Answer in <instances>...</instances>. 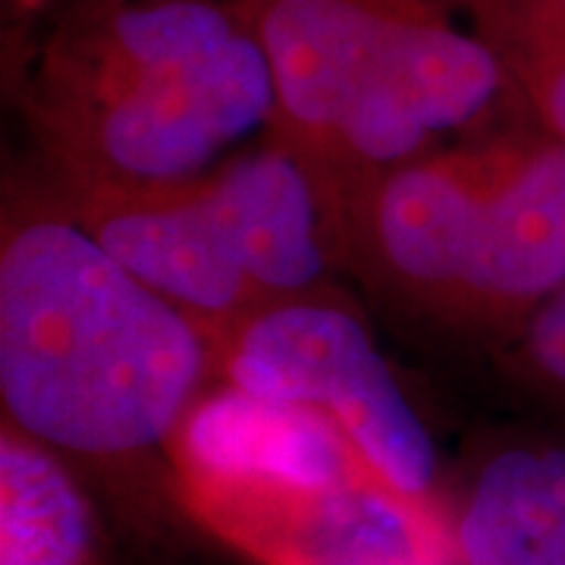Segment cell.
I'll use <instances>...</instances> for the list:
<instances>
[{
	"label": "cell",
	"instance_id": "30bf717a",
	"mask_svg": "<svg viewBox=\"0 0 565 565\" xmlns=\"http://www.w3.org/2000/svg\"><path fill=\"white\" fill-rule=\"evenodd\" d=\"M0 565H104L95 512L63 456L3 422Z\"/></svg>",
	"mask_w": 565,
	"mask_h": 565
},
{
	"label": "cell",
	"instance_id": "52a82bcc",
	"mask_svg": "<svg viewBox=\"0 0 565 565\" xmlns=\"http://www.w3.org/2000/svg\"><path fill=\"white\" fill-rule=\"evenodd\" d=\"M192 185L267 305L318 296L327 274L343 267L337 192L280 139L267 136Z\"/></svg>",
	"mask_w": 565,
	"mask_h": 565
},
{
	"label": "cell",
	"instance_id": "4fadbf2b",
	"mask_svg": "<svg viewBox=\"0 0 565 565\" xmlns=\"http://www.w3.org/2000/svg\"><path fill=\"white\" fill-rule=\"evenodd\" d=\"M550 3H553L556 10H563V13H565V0H550Z\"/></svg>",
	"mask_w": 565,
	"mask_h": 565
},
{
	"label": "cell",
	"instance_id": "8fae6325",
	"mask_svg": "<svg viewBox=\"0 0 565 565\" xmlns=\"http://www.w3.org/2000/svg\"><path fill=\"white\" fill-rule=\"evenodd\" d=\"M478 39L497 54L525 120L565 145V13L550 0H462Z\"/></svg>",
	"mask_w": 565,
	"mask_h": 565
},
{
	"label": "cell",
	"instance_id": "9c48e42d",
	"mask_svg": "<svg viewBox=\"0 0 565 565\" xmlns=\"http://www.w3.org/2000/svg\"><path fill=\"white\" fill-rule=\"evenodd\" d=\"M456 544L465 565H565V440H519L487 456Z\"/></svg>",
	"mask_w": 565,
	"mask_h": 565
},
{
	"label": "cell",
	"instance_id": "277c9868",
	"mask_svg": "<svg viewBox=\"0 0 565 565\" xmlns=\"http://www.w3.org/2000/svg\"><path fill=\"white\" fill-rule=\"evenodd\" d=\"M223 381L255 399L321 415L386 493L440 519L430 430L349 308L321 292L264 305L226 337Z\"/></svg>",
	"mask_w": 565,
	"mask_h": 565
},
{
	"label": "cell",
	"instance_id": "7c38bea8",
	"mask_svg": "<svg viewBox=\"0 0 565 565\" xmlns=\"http://www.w3.org/2000/svg\"><path fill=\"white\" fill-rule=\"evenodd\" d=\"M497 349L505 377L565 418V286Z\"/></svg>",
	"mask_w": 565,
	"mask_h": 565
},
{
	"label": "cell",
	"instance_id": "8992f818",
	"mask_svg": "<svg viewBox=\"0 0 565 565\" xmlns=\"http://www.w3.org/2000/svg\"><path fill=\"white\" fill-rule=\"evenodd\" d=\"M274 73L270 136L311 163L362 73L415 25L462 13V0H230Z\"/></svg>",
	"mask_w": 565,
	"mask_h": 565
},
{
	"label": "cell",
	"instance_id": "3957f363",
	"mask_svg": "<svg viewBox=\"0 0 565 565\" xmlns=\"http://www.w3.org/2000/svg\"><path fill=\"white\" fill-rule=\"evenodd\" d=\"M343 267L418 321L503 345L565 286V145L505 122L355 185Z\"/></svg>",
	"mask_w": 565,
	"mask_h": 565
},
{
	"label": "cell",
	"instance_id": "ba28073f",
	"mask_svg": "<svg viewBox=\"0 0 565 565\" xmlns=\"http://www.w3.org/2000/svg\"><path fill=\"white\" fill-rule=\"evenodd\" d=\"M51 189L110 258L204 323L221 343L267 305L233 262L192 182L154 192L63 182H51Z\"/></svg>",
	"mask_w": 565,
	"mask_h": 565
},
{
	"label": "cell",
	"instance_id": "6da1fadb",
	"mask_svg": "<svg viewBox=\"0 0 565 565\" xmlns=\"http://www.w3.org/2000/svg\"><path fill=\"white\" fill-rule=\"evenodd\" d=\"M223 374V343L107 255L54 189L7 199L0 236L3 422L57 456L170 449Z\"/></svg>",
	"mask_w": 565,
	"mask_h": 565
},
{
	"label": "cell",
	"instance_id": "7a4b0ae2",
	"mask_svg": "<svg viewBox=\"0 0 565 565\" xmlns=\"http://www.w3.org/2000/svg\"><path fill=\"white\" fill-rule=\"evenodd\" d=\"M17 102L54 182L122 192L202 180L277 117L230 0H76L29 51Z\"/></svg>",
	"mask_w": 565,
	"mask_h": 565
},
{
	"label": "cell",
	"instance_id": "5b68a950",
	"mask_svg": "<svg viewBox=\"0 0 565 565\" xmlns=\"http://www.w3.org/2000/svg\"><path fill=\"white\" fill-rule=\"evenodd\" d=\"M503 114L525 120L497 54L456 17H437L393 41L355 82L340 120L311 167L345 195L399 163L475 139Z\"/></svg>",
	"mask_w": 565,
	"mask_h": 565
}]
</instances>
